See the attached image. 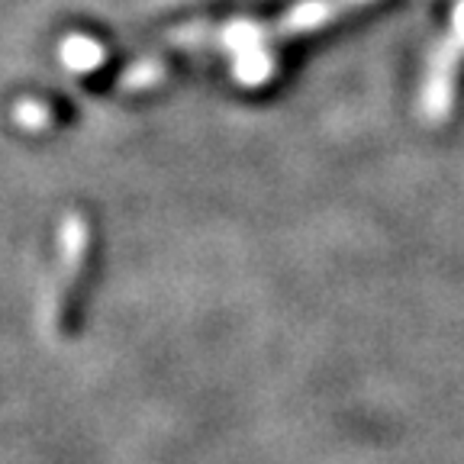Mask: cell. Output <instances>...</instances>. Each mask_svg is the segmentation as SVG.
I'll return each instance as SVG.
<instances>
[{
    "mask_svg": "<svg viewBox=\"0 0 464 464\" xmlns=\"http://www.w3.org/2000/svg\"><path fill=\"white\" fill-rule=\"evenodd\" d=\"M87 246H91V229H87L84 217L72 213V217L62 223V236H58V265L49 281V300H45V316H49L52 333H62V329H65L74 290H78L81 271H84V261H87Z\"/></svg>",
    "mask_w": 464,
    "mask_h": 464,
    "instance_id": "6da1fadb",
    "label": "cell"
}]
</instances>
